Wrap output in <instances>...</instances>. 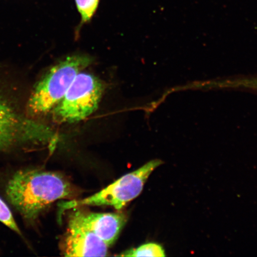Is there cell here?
<instances>
[{"instance_id": "9c48e42d", "label": "cell", "mask_w": 257, "mask_h": 257, "mask_svg": "<svg viewBox=\"0 0 257 257\" xmlns=\"http://www.w3.org/2000/svg\"><path fill=\"white\" fill-rule=\"evenodd\" d=\"M76 7L81 18V23L86 24L96 14L100 0H75Z\"/></svg>"}, {"instance_id": "5b68a950", "label": "cell", "mask_w": 257, "mask_h": 257, "mask_svg": "<svg viewBox=\"0 0 257 257\" xmlns=\"http://www.w3.org/2000/svg\"><path fill=\"white\" fill-rule=\"evenodd\" d=\"M104 86L94 75L80 72L59 103L54 108V117L64 123L85 119L97 108Z\"/></svg>"}, {"instance_id": "52a82bcc", "label": "cell", "mask_w": 257, "mask_h": 257, "mask_svg": "<svg viewBox=\"0 0 257 257\" xmlns=\"http://www.w3.org/2000/svg\"><path fill=\"white\" fill-rule=\"evenodd\" d=\"M108 246L87 228L69 220L62 243L65 256H104Z\"/></svg>"}, {"instance_id": "3957f363", "label": "cell", "mask_w": 257, "mask_h": 257, "mask_svg": "<svg viewBox=\"0 0 257 257\" xmlns=\"http://www.w3.org/2000/svg\"><path fill=\"white\" fill-rule=\"evenodd\" d=\"M91 62L87 56L74 55L54 66L35 86L27 104L28 116L33 118L52 110L76 75Z\"/></svg>"}, {"instance_id": "ba28073f", "label": "cell", "mask_w": 257, "mask_h": 257, "mask_svg": "<svg viewBox=\"0 0 257 257\" xmlns=\"http://www.w3.org/2000/svg\"><path fill=\"white\" fill-rule=\"evenodd\" d=\"M120 256H166L165 250L160 244L149 243L122 252Z\"/></svg>"}, {"instance_id": "7a4b0ae2", "label": "cell", "mask_w": 257, "mask_h": 257, "mask_svg": "<svg viewBox=\"0 0 257 257\" xmlns=\"http://www.w3.org/2000/svg\"><path fill=\"white\" fill-rule=\"evenodd\" d=\"M56 141L51 127L21 114L0 92V152L54 146Z\"/></svg>"}, {"instance_id": "30bf717a", "label": "cell", "mask_w": 257, "mask_h": 257, "mask_svg": "<svg viewBox=\"0 0 257 257\" xmlns=\"http://www.w3.org/2000/svg\"><path fill=\"white\" fill-rule=\"evenodd\" d=\"M0 222L5 224L10 229L22 236L20 228L13 215L12 212L7 204L0 197Z\"/></svg>"}, {"instance_id": "277c9868", "label": "cell", "mask_w": 257, "mask_h": 257, "mask_svg": "<svg viewBox=\"0 0 257 257\" xmlns=\"http://www.w3.org/2000/svg\"><path fill=\"white\" fill-rule=\"evenodd\" d=\"M163 162L155 159L141 168L122 176L95 194L80 200L64 201L60 203L61 211L83 206L112 207L119 210L134 200L143 191L145 184L154 170Z\"/></svg>"}, {"instance_id": "8992f818", "label": "cell", "mask_w": 257, "mask_h": 257, "mask_svg": "<svg viewBox=\"0 0 257 257\" xmlns=\"http://www.w3.org/2000/svg\"><path fill=\"white\" fill-rule=\"evenodd\" d=\"M73 210L69 220L87 228L108 247L117 240L127 220L126 215L122 213H93L80 207Z\"/></svg>"}, {"instance_id": "6da1fadb", "label": "cell", "mask_w": 257, "mask_h": 257, "mask_svg": "<svg viewBox=\"0 0 257 257\" xmlns=\"http://www.w3.org/2000/svg\"><path fill=\"white\" fill-rule=\"evenodd\" d=\"M74 189L57 173L37 169L19 170L9 179L6 198L25 220L32 221L53 202L72 198Z\"/></svg>"}]
</instances>
